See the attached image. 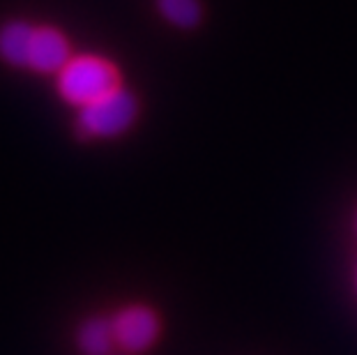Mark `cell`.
<instances>
[{"label":"cell","instance_id":"6da1fadb","mask_svg":"<svg viewBox=\"0 0 357 355\" xmlns=\"http://www.w3.org/2000/svg\"><path fill=\"white\" fill-rule=\"evenodd\" d=\"M118 88V72L111 63L97 56L70 58L67 65L58 72V90L63 100L70 104H83L97 100Z\"/></svg>","mask_w":357,"mask_h":355},{"label":"cell","instance_id":"7a4b0ae2","mask_svg":"<svg viewBox=\"0 0 357 355\" xmlns=\"http://www.w3.org/2000/svg\"><path fill=\"white\" fill-rule=\"evenodd\" d=\"M136 118V100L123 88H113L97 100L83 104L79 127L88 137H118Z\"/></svg>","mask_w":357,"mask_h":355},{"label":"cell","instance_id":"3957f363","mask_svg":"<svg viewBox=\"0 0 357 355\" xmlns=\"http://www.w3.org/2000/svg\"><path fill=\"white\" fill-rule=\"evenodd\" d=\"M113 339L116 344L123 346L125 351L139 353L153 346L159 332V321L153 309L143 305H132L120 309L116 319L111 321Z\"/></svg>","mask_w":357,"mask_h":355},{"label":"cell","instance_id":"277c9868","mask_svg":"<svg viewBox=\"0 0 357 355\" xmlns=\"http://www.w3.org/2000/svg\"><path fill=\"white\" fill-rule=\"evenodd\" d=\"M70 60V44L56 28H35L28 51V67L42 74L60 72Z\"/></svg>","mask_w":357,"mask_h":355},{"label":"cell","instance_id":"5b68a950","mask_svg":"<svg viewBox=\"0 0 357 355\" xmlns=\"http://www.w3.org/2000/svg\"><path fill=\"white\" fill-rule=\"evenodd\" d=\"M33 26L24 24V21H12L0 28V56L5 63L28 67V51L30 40H33Z\"/></svg>","mask_w":357,"mask_h":355},{"label":"cell","instance_id":"8992f818","mask_svg":"<svg viewBox=\"0 0 357 355\" xmlns=\"http://www.w3.org/2000/svg\"><path fill=\"white\" fill-rule=\"evenodd\" d=\"M113 342L116 339H113V330L109 321L93 319L81 328L79 344L88 355H106Z\"/></svg>","mask_w":357,"mask_h":355},{"label":"cell","instance_id":"52a82bcc","mask_svg":"<svg viewBox=\"0 0 357 355\" xmlns=\"http://www.w3.org/2000/svg\"><path fill=\"white\" fill-rule=\"evenodd\" d=\"M157 5L164 17L180 28H189V26L199 24L201 7L196 0H157Z\"/></svg>","mask_w":357,"mask_h":355},{"label":"cell","instance_id":"ba28073f","mask_svg":"<svg viewBox=\"0 0 357 355\" xmlns=\"http://www.w3.org/2000/svg\"><path fill=\"white\" fill-rule=\"evenodd\" d=\"M355 282H357V277H355Z\"/></svg>","mask_w":357,"mask_h":355}]
</instances>
